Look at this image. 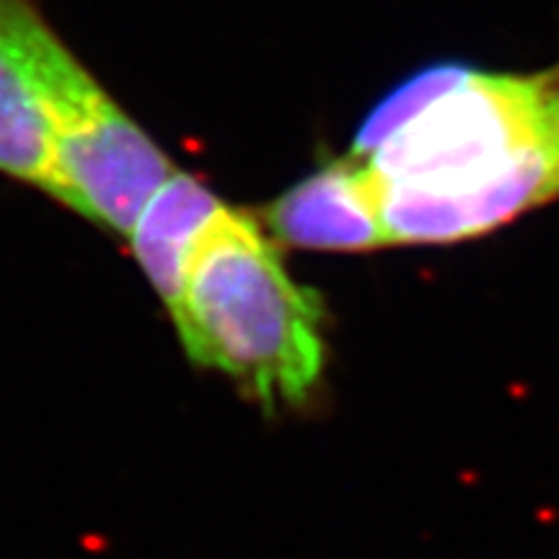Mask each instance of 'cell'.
Instances as JSON below:
<instances>
[{"mask_svg": "<svg viewBox=\"0 0 559 559\" xmlns=\"http://www.w3.org/2000/svg\"><path fill=\"white\" fill-rule=\"evenodd\" d=\"M171 322L195 363L230 375L264 404L301 401L322 378V301L290 277L244 210L223 205L202 230Z\"/></svg>", "mask_w": 559, "mask_h": 559, "instance_id": "cell-2", "label": "cell"}, {"mask_svg": "<svg viewBox=\"0 0 559 559\" xmlns=\"http://www.w3.org/2000/svg\"><path fill=\"white\" fill-rule=\"evenodd\" d=\"M0 50L50 125L70 210L130 236L145 202L174 174L169 156L119 109L34 0H0Z\"/></svg>", "mask_w": 559, "mask_h": 559, "instance_id": "cell-3", "label": "cell"}, {"mask_svg": "<svg viewBox=\"0 0 559 559\" xmlns=\"http://www.w3.org/2000/svg\"><path fill=\"white\" fill-rule=\"evenodd\" d=\"M389 246L479 238L559 200V65H430L378 102L352 140Z\"/></svg>", "mask_w": 559, "mask_h": 559, "instance_id": "cell-1", "label": "cell"}, {"mask_svg": "<svg viewBox=\"0 0 559 559\" xmlns=\"http://www.w3.org/2000/svg\"><path fill=\"white\" fill-rule=\"evenodd\" d=\"M272 236L293 249L371 251L389 246L368 171L345 156L285 189L264 212Z\"/></svg>", "mask_w": 559, "mask_h": 559, "instance_id": "cell-4", "label": "cell"}, {"mask_svg": "<svg viewBox=\"0 0 559 559\" xmlns=\"http://www.w3.org/2000/svg\"><path fill=\"white\" fill-rule=\"evenodd\" d=\"M0 174L47 192L70 207L52 130L18 68L0 50Z\"/></svg>", "mask_w": 559, "mask_h": 559, "instance_id": "cell-6", "label": "cell"}, {"mask_svg": "<svg viewBox=\"0 0 559 559\" xmlns=\"http://www.w3.org/2000/svg\"><path fill=\"white\" fill-rule=\"evenodd\" d=\"M221 210L223 202L202 181L174 171L137 215L130 246L169 314L184 293L197 241Z\"/></svg>", "mask_w": 559, "mask_h": 559, "instance_id": "cell-5", "label": "cell"}]
</instances>
